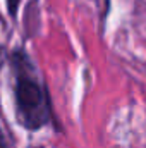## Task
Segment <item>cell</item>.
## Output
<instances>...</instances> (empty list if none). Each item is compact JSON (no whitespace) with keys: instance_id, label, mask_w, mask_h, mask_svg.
<instances>
[{"instance_id":"6da1fadb","label":"cell","mask_w":146,"mask_h":148,"mask_svg":"<svg viewBox=\"0 0 146 148\" xmlns=\"http://www.w3.org/2000/svg\"><path fill=\"white\" fill-rule=\"evenodd\" d=\"M12 73V93L17 124L28 131H40L53 122L48 90L38 74L36 66L23 47L9 53Z\"/></svg>"},{"instance_id":"7a4b0ae2","label":"cell","mask_w":146,"mask_h":148,"mask_svg":"<svg viewBox=\"0 0 146 148\" xmlns=\"http://www.w3.org/2000/svg\"><path fill=\"white\" fill-rule=\"evenodd\" d=\"M21 2L23 0H5V7H7V14L10 19H17L19 16V9H21Z\"/></svg>"},{"instance_id":"3957f363","label":"cell","mask_w":146,"mask_h":148,"mask_svg":"<svg viewBox=\"0 0 146 148\" xmlns=\"http://www.w3.org/2000/svg\"><path fill=\"white\" fill-rule=\"evenodd\" d=\"M0 148H10L9 141H7V136H5V133L2 129V126H0Z\"/></svg>"},{"instance_id":"277c9868","label":"cell","mask_w":146,"mask_h":148,"mask_svg":"<svg viewBox=\"0 0 146 148\" xmlns=\"http://www.w3.org/2000/svg\"><path fill=\"white\" fill-rule=\"evenodd\" d=\"M36 148H43V147H36Z\"/></svg>"}]
</instances>
